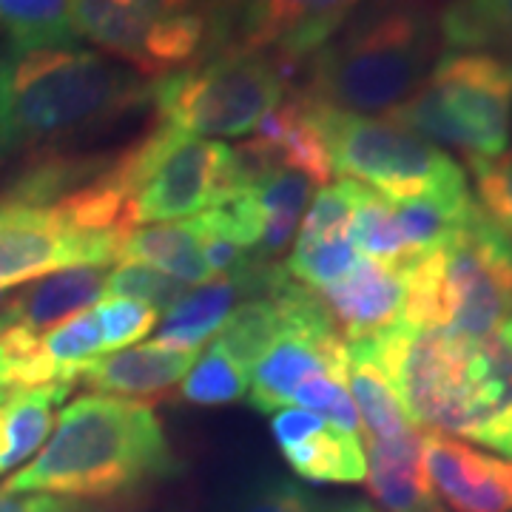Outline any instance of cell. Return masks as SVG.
Segmentation results:
<instances>
[{"label":"cell","mask_w":512,"mask_h":512,"mask_svg":"<svg viewBox=\"0 0 512 512\" xmlns=\"http://www.w3.org/2000/svg\"><path fill=\"white\" fill-rule=\"evenodd\" d=\"M365 342L416 427L512 461V319L481 336L399 319Z\"/></svg>","instance_id":"cell-1"},{"label":"cell","mask_w":512,"mask_h":512,"mask_svg":"<svg viewBox=\"0 0 512 512\" xmlns=\"http://www.w3.org/2000/svg\"><path fill=\"white\" fill-rule=\"evenodd\" d=\"M177 473L180 458L151 404L80 396L60 413L46 447L3 490L128 507Z\"/></svg>","instance_id":"cell-2"},{"label":"cell","mask_w":512,"mask_h":512,"mask_svg":"<svg viewBox=\"0 0 512 512\" xmlns=\"http://www.w3.org/2000/svg\"><path fill=\"white\" fill-rule=\"evenodd\" d=\"M439 52V23L424 0H376L308 57V89L348 114L393 111L421 86Z\"/></svg>","instance_id":"cell-3"},{"label":"cell","mask_w":512,"mask_h":512,"mask_svg":"<svg viewBox=\"0 0 512 512\" xmlns=\"http://www.w3.org/2000/svg\"><path fill=\"white\" fill-rule=\"evenodd\" d=\"M6 80L18 148L43 151L146 109L154 89L134 69L77 46L12 55Z\"/></svg>","instance_id":"cell-4"},{"label":"cell","mask_w":512,"mask_h":512,"mask_svg":"<svg viewBox=\"0 0 512 512\" xmlns=\"http://www.w3.org/2000/svg\"><path fill=\"white\" fill-rule=\"evenodd\" d=\"M404 322L481 336L512 319V245L478 208L456 237L407 262Z\"/></svg>","instance_id":"cell-5"},{"label":"cell","mask_w":512,"mask_h":512,"mask_svg":"<svg viewBox=\"0 0 512 512\" xmlns=\"http://www.w3.org/2000/svg\"><path fill=\"white\" fill-rule=\"evenodd\" d=\"M390 120L461 148L467 157H501L510 143L512 57L478 49H450Z\"/></svg>","instance_id":"cell-6"},{"label":"cell","mask_w":512,"mask_h":512,"mask_svg":"<svg viewBox=\"0 0 512 512\" xmlns=\"http://www.w3.org/2000/svg\"><path fill=\"white\" fill-rule=\"evenodd\" d=\"M311 109L336 174L367 185L387 200L453 197L470 191L464 168L444 148L396 120L348 114L316 100H311Z\"/></svg>","instance_id":"cell-7"},{"label":"cell","mask_w":512,"mask_h":512,"mask_svg":"<svg viewBox=\"0 0 512 512\" xmlns=\"http://www.w3.org/2000/svg\"><path fill=\"white\" fill-rule=\"evenodd\" d=\"M291 63L271 55H205L151 89L163 126L191 137H242L285 100Z\"/></svg>","instance_id":"cell-8"},{"label":"cell","mask_w":512,"mask_h":512,"mask_svg":"<svg viewBox=\"0 0 512 512\" xmlns=\"http://www.w3.org/2000/svg\"><path fill=\"white\" fill-rule=\"evenodd\" d=\"M231 148L208 143L171 126L148 131L143 140L111 157L103 177L126 200L128 228L174 222L208 211Z\"/></svg>","instance_id":"cell-9"},{"label":"cell","mask_w":512,"mask_h":512,"mask_svg":"<svg viewBox=\"0 0 512 512\" xmlns=\"http://www.w3.org/2000/svg\"><path fill=\"white\" fill-rule=\"evenodd\" d=\"M362 0H208V55L302 63L342 32Z\"/></svg>","instance_id":"cell-10"},{"label":"cell","mask_w":512,"mask_h":512,"mask_svg":"<svg viewBox=\"0 0 512 512\" xmlns=\"http://www.w3.org/2000/svg\"><path fill=\"white\" fill-rule=\"evenodd\" d=\"M74 32L151 77L183 72L208 46L205 12L160 15L143 0H74Z\"/></svg>","instance_id":"cell-11"},{"label":"cell","mask_w":512,"mask_h":512,"mask_svg":"<svg viewBox=\"0 0 512 512\" xmlns=\"http://www.w3.org/2000/svg\"><path fill=\"white\" fill-rule=\"evenodd\" d=\"M123 234L86 237L60 217L55 205H0V291L35 282L66 268H106L117 262Z\"/></svg>","instance_id":"cell-12"},{"label":"cell","mask_w":512,"mask_h":512,"mask_svg":"<svg viewBox=\"0 0 512 512\" xmlns=\"http://www.w3.org/2000/svg\"><path fill=\"white\" fill-rule=\"evenodd\" d=\"M421 456L444 510L512 512V461L441 433L421 439Z\"/></svg>","instance_id":"cell-13"},{"label":"cell","mask_w":512,"mask_h":512,"mask_svg":"<svg viewBox=\"0 0 512 512\" xmlns=\"http://www.w3.org/2000/svg\"><path fill=\"white\" fill-rule=\"evenodd\" d=\"M322 308L345 342H365L393 328L407 302V262L362 259L345 279L316 291Z\"/></svg>","instance_id":"cell-14"},{"label":"cell","mask_w":512,"mask_h":512,"mask_svg":"<svg viewBox=\"0 0 512 512\" xmlns=\"http://www.w3.org/2000/svg\"><path fill=\"white\" fill-rule=\"evenodd\" d=\"M197 350H171L151 342L140 348L114 350L109 356H97L92 365L80 373L77 384L111 396H140V399H163L174 384L197 362Z\"/></svg>","instance_id":"cell-15"},{"label":"cell","mask_w":512,"mask_h":512,"mask_svg":"<svg viewBox=\"0 0 512 512\" xmlns=\"http://www.w3.org/2000/svg\"><path fill=\"white\" fill-rule=\"evenodd\" d=\"M419 427L387 441H367V487L384 512H447L424 470Z\"/></svg>","instance_id":"cell-16"},{"label":"cell","mask_w":512,"mask_h":512,"mask_svg":"<svg viewBox=\"0 0 512 512\" xmlns=\"http://www.w3.org/2000/svg\"><path fill=\"white\" fill-rule=\"evenodd\" d=\"M103 288H106V271L92 265L43 276L6 302V308L0 311V325H18L43 336L60 322L89 311L103 296Z\"/></svg>","instance_id":"cell-17"},{"label":"cell","mask_w":512,"mask_h":512,"mask_svg":"<svg viewBox=\"0 0 512 512\" xmlns=\"http://www.w3.org/2000/svg\"><path fill=\"white\" fill-rule=\"evenodd\" d=\"M245 299L242 279L234 276H214L188 291L165 311V319L157 330V345L171 350H197L217 336L225 316L234 311V305Z\"/></svg>","instance_id":"cell-18"},{"label":"cell","mask_w":512,"mask_h":512,"mask_svg":"<svg viewBox=\"0 0 512 512\" xmlns=\"http://www.w3.org/2000/svg\"><path fill=\"white\" fill-rule=\"evenodd\" d=\"M72 393L66 384L0 390V476L20 467L49 439L55 407Z\"/></svg>","instance_id":"cell-19"},{"label":"cell","mask_w":512,"mask_h":512,"mask_svg":"<svg viewBox=\"0 0 512 512\" xmlns=\"http://www.w3.org/2000/svg\"><path fill=\"white\" fill-rule=\"evenodd\" d=\"M117 259L151 265L163 274L180 279L185 285H202V282L214 279L205 265L200 231H197L194 220L131 228L120 239Z\"/></svg>","instance_id":"cell-20"},{"label":"cell","mask_w":512,"mask_h":512,"mask_svg":"<svg viewBox=\"0 0 512 512\" xmlns=\"http://www.w3.org/2000/svg\"><path fill=\"white\" fill-rule=\"evenodd\" d=\"M345 387H350V399L359 410V421L365 427L367 441H387L416 427L404 413L402 402L393 390L390 379L384 376L379 362L367 348V342L348 345V376Z\"/></svg>","instance_id":"cell-21"},{"label":"cell","mask_w":512,"mask_h":512,"mask_svg":"<svg viewBox=\"0 0 512 512\" xmlns=\"http://www.w3.org/2000/svg\"><path fill=\"white\" fill-rule=\"evenodd\" d=\"M316 185L291 168H276L248 194L262 214V239L256 248L259 262H276L299 231V220L308 211Z\"/></svg>","instance_id":"cell-22"},{"label":"cell","mask_w":512,"mask_h":512,"mask_svg":"<svg viewBox=\"0 0 512 512\" xmlns=\"http://www.w3.org/2000/svg\"><path fill=\"white\" fill-rule=\"evenodd\" d=\"M285 464L311 484H362L367 476L365 447L359 436L325 424L313 436L282 450Z\"/></svg>","instance_id":"cell-23"},{"label":"cell","mask_w":512,"mask_h":512,"mask_svg":"<svg viewBox=\"0 0 512 512\" xmlns=\"http://www.w3.org/2000/svg\"><path fill=\"white\" fill-rule=\"evenodd\" d=\"M0 32L12 43V55L72 46L74 0H0Z\"/></svg>","instance_id":"cell-24"},{"label":"cell","mask_w":512,"mask_h":512,"mask_svg":"<svg viewBox=\"0 0 512 512\" xmlns=\"http://www.w3.org/2000/svg\"><path fill=\"white\" fill-rule=\"evenodd\" d=\"M439 35L453 49H478L512 57V0H450Z\"/></svg>","instance_id":"cell-25"},{"label":"cell","mask_w":512,"mask_h":512,"mask_svg":"<svg viewBox=\"0 0 512 512\" xmlns=\"http://www.w3.org/2000/svg\"><path fill=\"white\" fill-rule=\"evenodd\" d=\"M40 348L46 353L57 384L72 387L80 379V373L92 365L97 356L106 353V339H103V322L97 308L77 313L72 319L60 322L57 328L46 330L40 336Z\"/></svg>","instance_id":"cell-26"},{"label":"cell","mask_w":512,"mask_h":512,"mask_svg":"<svg viewBox=\"0 0 512 512\" xmlns=\"http://www.w3.org/2000/svg\"><path fill=\"white\" fill-rule=\"evenodd\" d=\"M279 333H282V319L274 302L268 296H251L237 302L234 311L225 316L214 342L222 345V350L234 362L251 370L268 353Z\"/></svg>","instance_id":"cell-27"},{"label":"cell","mask_w":512,"mask_h":512,"mask_svg":"<svg viewBox=\"0 0 512 512\" xmlns=\"http://www.w3.org/2000/svg\"><path fill=\"white\" fill-rule=\"evenodd\" d=\"M362 259L365 256L350 237V228H345V231H336L328 237L296 242L288 262H285V271L293 282H299L311 291H322L333 282L345 279Z\"/></svg>","instance_id":"cell-28"},{"label":"cell","mask_w":512,"mask_h":512,"mask_svg":"<svg viewBox=\"0 0 512 512\" xmlns=\"http://www.w3.org/2000/svg\"><path fill=\"white\" fill-rule=\"evenodd\" d=\"M180 393L185 402L197 407L234 404L248 396V370L234 362L222 345L211 342V348L197 356V362L185 373Z\"/></svg>","instance_id":"cell-29"},{"label":"cell","mask_w":512,"mask_h":512,"mask_svg":"<svg viewBox=\"0 0 512 512\" xmlns=\"http://www.w3.org/2000/svg\"><path fill=\"white\" fill-rule=\"evenodd\" d=\"M328 501L302 487L299 481L279 476L271 470H259L239 484L228 512H325Z\"/></svg>","instance_id":"cell-30"},{"label":"cell","mask_w":512,"mask_h":512,"mask_svg":"<svg viewBox=\"0 0 512 512\" xmlns=\"http://www.w3.org/2000/svg\"><path fill=\"white\" fill-rule=\"evenodd\" d=\"M191 285H185L174 276L163 274L151 265L143 262H120L114 271L106 274V299H134V302H146L154 311H168L171 305H177V299L188 291Z\"/></svg>","instance_id":"cell-31"},{"label":"cell","mask_w":512,"mask_h":512,"mask_svg":"<svg viewBox=\"0 0 512 512\" xmlns=\"http://www.w3.org/2000/svg\"><path fill=\"white\" fill-rule=\"evenodd\" d=\"M467 163L476 180L478 208L512 245V157H467Z\"/></svg>","instance_id":"cell-32"},{"label":"cell","mask_w":512,"mask_h":512,"mask_svg":"<svg viewBox=\"0 0 512 512\" xmlns=\"http://www.w3.org/2000/svg\"><path fill=\"white\" fill-rule=\"evenodd\" d=\"M97 313L103 322L106 350H123L154 330L160 311H154L146 302H134V299H103Z\"/></svg>","instance_id":"cell-33"},{"label":"cell","mask_w":512,"mask_h":512,"mask_svg":"<svg viewBox=\"0 0 512 512\" xmlns=\"http://www.w3.org/2000/svg\"><path fill=\"white\" fill-rule=\"evenodd\" d=\"M0 512H128L120 504H92L77 498H60V495L43 493H6L0 487Z\"/></svg>","instance_id":"cell-34"},{"label":"cell","mask_w":512,"mask_h":512,"mask_svg":"<svg viewBox=\"0 0 512 512\" xmlns=\"http://www.w3.org/2000/svg\"><path fill=\"white\" fill-rule=\"evenodd\" d=\"M322 427H325V419L311 413V410H305V407H285V410L274 413V419H271V433H274L279 450L302 444Z\"/></svg>","instance_id":"cell-35"},{"label":"cell","mask_w":512,"mask_h":512,"mask_svg":"<svg viewBox=\"0 0 512 512\" xmlns=\"http://www.w3.org/2000/svg\"><path fill=\"white\" fill-rule=\"evenodd\" d=\"M18 148L12 111H9V80H6V60H0V163Z\"/></svg>","instance_id":"cell-36"},{"label":"cell","mask_w":512,"mask_h":512,"mask_svg":"<svg viewBox=\"0 0 512 512\" xmlns=\"http://www.w3.org/2000/svg\"><path fill=\"white\" fill-rule=\"evenodd\" d=\"M146 6H151L160 15H185V12H200L202 0H143Z\"/></svg>","instance_id":"cell-37"},{"label":"cell","mask_w":512,"mask_h":512,"mask_svg":"<svg viewBox=\"0 0 512 512\" xmlns=\"http://www.w3.org/2000/svg\"><path fill=\"white\" fill-rule=\"evenodd\" d=\"M325 512H379L373 504H367L362 498H339V501H328Z\"/></svg>","instance_id":"cell-38"},{"label":"cell","mask_w":512,"mask_h":512,"mask_svg":"<svg viewBox=\"0 0 512 512\" xmlns=\"http://www.w3.org/2000/svg\"><path fill=\"white\" fill-rule=\"evenodd\" d=\"M6 302H9V296H6V293L0 291V311H3V308H6Z\"/></svg>","instance_id":"cell-39"}]
</instances>
